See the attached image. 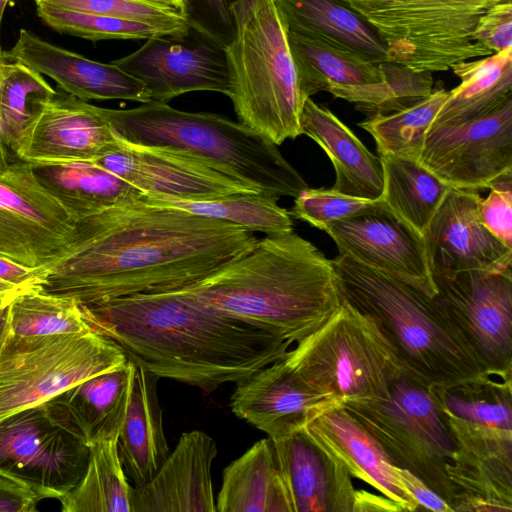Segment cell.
<instances>
[{
	"instance_id": "obj_1",
	"label": "cell",
	"mask_w": 512,
	"mask_h": 512,
	"mask_svg": "<svg viewBox=\"0 0 512 512\" xmlns=\"http://www.w3.org/2000/svg\"><path fill=\"white\" fill-rule=\"evenodd\" d=\"M244 228L142 201L76 221L70 240L32 269L28 289L88 305L188 287L256 242Z\"/></svg>"
},
{
	"instance_id": "obj_2",
	"label": "cell",
	"mask_w": 512,
	"mask_h": 512,
	"mask_svg": "<svg viewBox=\"0 0 512 512\" xmlns=\"http://www.w3.org/2000/svg\"><path fill=\"white\" fill-rule=\"evenodd\" d=\"M80 306L91 331L114 341L147 371L207 393L285 358L290 346L186 288Z\"/></svg>"
},
{
	"instance_id": "obj_3",
	"label": "cell",
	"mask_w": 512,
	"mask_h": 512,
	"mask_svg": "<svg viewBox=\"0 0 512 512\" xmlns=\"http://www.w3.org/2000/svg\"><path fill=\"white\" fill-rule=\"evenodd\" d=\"M185 288L215 310L290 345L318 330L342 302L332 260L293 231L257 239Z\"/></svg>"
},
{
	"instance_id": "obj_4",
	"label": "cell",
	"mask_w": 512,
	"mask_h": 512,
	"mask_svg": "<svg viewBox=\"0 0 512 512\" xmlns=\"http://www.w3.org/2000/svg\"><path fill=\"white\" fill-rule=\"evenodd\" d=\"M332 263L341 297L379 326L408 376L432 390L488 375L434 296L346 255Z\"/></svg>"
},
{
	"instance_id": "obj_5",
	"label": "cell",
	"mask_w": 512,
	"mask_h": 512,
	"mask_svg": "<svg viewBox=\"0 0 512 512\" xmlns=\"http://www.w3.org/2000/svg\"><path fill=\"white\" fill-rule=\"evenodd\" d=\"M104 110L119 139L188 154L262 194L295 198L308 187L278 145L239 122L154 101Z\"/></svg>"
},
{
	"instance_id": "obj_6",
	"label": "cell",
	"mask_w": 512,
	"mask_h": 512,
	"mask_svg": "<svg viewBox=\"0 0 512 512\" xmlns=\"http://www.w3.org/2000/svg\"><path fill=\"white\" fill-rule=\"evenodd\" d=\"M234 33L225 46L229 98L239 123L276 145L301 135L303 95L276 0H235Z\"/></svg>"
},
{
	"instance_id": "obj_7",
	"label": "cell",
	"mask_w": 512,
	"mask_h": 512,
	"mask_svg": "<svg viewBox=\"0 0 512 512\" xmlns=\"http://www.w3.org/2000/svg\"><path fill=\"white\" fill-rule=\"evenodd\" d=\"M504 0H344L376 33L390 62L442 72L493 54L473 40L480 17Z\"/></svg>"
},
{
	"instance_id": "obj_8",
	"label": "cell",
	"mask_w": 512,
	"mask_h": 512,
	"mask_svg": "<svg viewBox=\"0 0 512 512\" xmlns=\"http://www.w3.org/2000/svg\"><path fill=\"white\" fill-rule=\"evenodd\" d=\"M284 360L311 387L341 402L385 398L405 373L379 326L343 298L330 319Z\"/></svg>"
},
{
	"instance_id": "obj_9",
	"label": "cell",
	"mask_w": 512,
	"mask_h": 512,
	"mask_svg": "<svg viewBox=\"0 0 512 512\" xmlns=\"http://www.w3.org/2000/svg\"><path fill=\"white\" fill-rule=\"evenodd\" d=\"M341 404L380 444L392 464L421 479L453 512L456 491L446 467L455 442L428 388L404 373L391 383L385 398Z\"/></svg>"
},
{
	"instance_id": "obj_10",
	"label": "cell",
	"mask_w": 512,
	"mask_h": 512,
	"mask_svg": "<svg viewBox=\"0 0 512 512\" xmlns=\"http://www.w3.org/2000/svg\"><path fill=\"white\" fill-rule=\"evenodd\" d=\"M127 361L118 344L93 331L45 336L7 333L0 345V421Z\"/></svg>"
},
{
	"instance_id": "obj_11",
	"label": "cell",
	"mask_w": 512,
	"mask_h": 512,
	"mask_svg": "<svg viewBox=\"0 0 512 512\" xmlns=\"http://www.w3.org/2000/svg\"><path fill=\"white\" fill-rule=\"evenodd\" d=\"M88 444L54 413L48 402L0 421V473L41 499H60L82 478Z\"/></svg>"
},
{
	"instance_id": "obj_12",
	"label": "cell",
	"mask_w": 512,
	"mask_h": 512,
	"mask_svg": "<svg viewBox=\"0 0 512 512\" xmlns=\"http://www.w3.org/2000/svg\"><path fill=\"white\" fill-rule=\"evenodd\" d=\"M418 162L457 189H486L512 175V97L479 117L431 125Z\"/></svg>"
},
{
	"instance_id": "obj_13",
	"label": "cell",
	"mask_w": 512,
	"mask_h": 512,
	"mask_svg": "<svg viewBox=\"0 0 512 512\" xmlns=\"http://www.w3.org/2000/svg\"><path fill=\"white\" fill-rule=\"evenodd\" d=\"M434 296L451 315L488 375L512 376V273L432 275Z\"/></svg>"
},
{
	"instance_id": "obj_14",
	"label": "cell",
	"mask_w": 512,
	"mask_h": 512,
	"mask_svg": "<svg viewBox=\"0 0 512 512\" xmlns=\"http://www.w3.org/2000/svg\"><path fill=\"white\" fill-rule=\"evenodd\" d=\"M75 225L29 163L15 158L0 171V256L35 268L70 240Z\"/></svg>"
},
{
	"instance_id": "obj_15",
	"label": "cell",
	"mask_w": 512,
	"mask_h": 512,
	"mask_svg": "<svg viewBox=\"0 0 512 512\" xmlns=\"http://www.w3.org/2000/svg\"><path fill=\"white\" fill-rule=\"evenodd\" d=\"M112 62L141 81L154 102L167 103L194 91L230 94L225 45L192 25L181 34L149 38Z\"/></svg>"
},
{
	"instance_id": "obj_16",
	"label": "cell",
	"mask_w": 512,
	"mask_h": 512,
	"mask_svg": "<svg viewBox=\"0 0 512 512\" xmlns=\"http://www.w3.org/2000/svg\"><path fill=\"white\" fill-rule=\"evenodd\" d=\"M118 141L102 107L66 92L40 98L11 151L29 164L93 160Z\"/></svg>"
},
{
	"instance_id": "obj_17",
	"label": "cell",
	"mask_w": 512,
	"mask_h": 512,
	"mask_svg": "<svg viewBox=\"0 0 512 512\" xmlns=\"http://www.w3.org/2000/svg\"><path fill=\"white\" fill-rule=\"evenodd\" d=\"M323 231L333 239L339 254L436 295L423 236L382 198L361 213L326 224Z\"/></svg>"
},
{
	"instance_id": "obj_18",
	"label": "cell",
	"mask_w": 512,
	"mask_h": 512,
	"mask_svg": "<svg viewBox=\"0 0 512 512\" xmlns=\"http://www.w3.org/2000/svg\"><path fill=\"white\" fill-rule=\"evenodd\" d=\"M440 410L455 442L446 467L456 491L453 512H511L512 430L472 423Z\"/></svg>"
},
{
	"instance_id": "obj_19",
	"label": "cell",
	"mask_w": 512,
	"mask_h": 512,
	"mask_svg": "<svg viewBox=\"0 0 512 512\" xmlns=\"http://www.w3.org/2000/svg\"><path fill=\"white\" fill-rule=\"evenodd\" d=\"M92 161L145 195L199 200L235 193H260L188 154L131 144L119 138L110 150Z\"/></svg>"
},
{
	"instance_id": "obj_20",
	"label": "cell",
	"mask_w": 512,
	"mask_h": 512,
	"mask_svg": "<svg viewBox=\"0 0 512 512\" xmlns=\"http://www.w3.org/2000/svg\"><path fill=\"white\" fill-rule=\"evenodd\" d=\"M480 201L475 190L450 188L445 195L422 235L432 275L511 269L512 248L484 226Z\"/></svg>"
},
{
	"instance_id": "obj_21",
	"label": "cell",
	"mask_w": 512,
	"mask_h": 512,
	"mask_svg": "<svg viewBox=\"0 0 512 512\" xmlns=\"http://www.w3.org/2000/svg\"><path fill=\"white\" fill-rule=\"evenodd\" d=\"M340 402L311 387L283 358L237 381L230 407L274 440L302 429L310 418Z\"/></svg>"
},
{
	"instance_id": "obj_22",
	"label": "cell",
	"mask_w": 512,
	"mask_h": 512,
	"mask_svg": "<svg viewBox=\"0 0 512 512\" xmlns=\"http://www.w3.org/2000/svg\"><path fill=\"white\" fill-rule=\"evenodd\" d=\"M4 57L50 77L64 92L85 101H151L148 88L113 62L88 59L26 29H20L14 46L4 52Z\"/></svg>"
},
{
	"instance_id": "obj_23",
	"label": "cell",
	"mask_w": 512,
	"mask_h": 512,
	"mask_svg": "<svg viewBox=\"0 0 512 512\" xmlns=\"http://www.w3.org/2000/svg\"><path fill=\"white\" fill-rule=\"evenodd\" d=\"M302 430L351 477L367 483L404 511L420 509L398 473L397 466L392 464L380 444L341 402L310 418Z\"/></svg>"
},
{
	"instance_id": "obj_24",
	"label": "cell",
	"mask_w": 512,
	"mask_h": 512,
	"mask_svg": "<svg viewBox=\"0 0 512 512\" xmlns=\"http://www.w3.org/2000/svg\"><path fill=\"white\" fill-rule=\"evenodd\" d=\"M216 455L210 435L183 433L155 475L132 487L131 512H217L211 474Z\"/></svg>"
},
{
	"instance_id": "obj_25",
	"label": "cell",
	"mask_w": 512,
	"mask_h": 512,
	"mask_svg": "<svg viewBox=\"0 0 512 512\" xmlns=\"http://www.w3.org/2000/svg\"><path fill=\"white\" fill-rule=\"evenodd\" d=\"M272 442L292 512H352L351 476L302 429Z\"/></svg>"
},
{
	"instance_id": "obj_26",
	"label": "cell",
	"mask_w": 512,
	"mask_h": 512,
	"mask_svg": "<svg viewBox=\"0 0 512 512\" xmlns=\"http://www.w3.org/2000/svg\"><path fill=\"white\" fill-rule=\"evenodd\" d=\"M127 357L126 364L87 378L47 401L88 446L119 435L136 370L135 361Z\"/></svg>"
},
{
	"instance_id": "obj_27",
	"label": "cell",
	"mask_w": 512,
	"mask_h": 512,
	"mask_svg": "<svg viewBox=\"0 0 512 512\" xmlns=\"http://www.w3.org/2000/svg\"><path fill=\"white\" fill-rule=\"evenodd\" d=\"M300 128L301 134L314 140L330 158L336 175L334 190L363 199L381 198L384 183L379 157L329 109L306 98Z\"/></svg>"
},
{
	"instance_id": "obj_28",
	"label": "cell",
	"mask_w": 512,
	"mask_h": 512,
	"mask_svg": "<svg viewBox=\"0 0 512 512\" xmlns=\"http://www.w3.org/2000/svg\"><path fill=\"white\" fill-rule=\"evenodd\" d=\"M135 363L130 402L118 435V451L127 478L133 487H140L155 475L170 452L157 393L159 378Z\"/></svg>"
},
{
	"instance_id": "obj_29",
	"label": "cell",
	"mask_w": 512,
	"mask_h": 512,
	"mask_svg": "<svg viewBox=\"0 0 512 512\" xmlns=\"http://www.w3.org/2000/svg\"><path fill=\"white\" fill-rule=\"evenodd\" d=\"M215 501L217 512H292L269 437L224 469Z\"/></svg>"
},
{
	"instance_id": "obj_30",
	"label": "cell",
	"mask_w": 512,
	"mask_h": 512,
	"mask_svg": "<svg viewBox=\"0 0 512 512\" xmlns=\"http://www.w3.org/2000/svg\"><path fill=\"white\" fill-rule=\"evenodd\" d=\"M40 183L76 221L108 207L142 201L145 194L94 161L30 164Z\"/></svg>"
},
{
	"instance_id": "obj_31",
	"label": "cell",
	"mask_w": 512,
	"mask_h": 512,
	"mask_svg": "<svg viewBox=\"0 0 512 512\" xmlns=\"http://www.w3.org/2000/svg\"><path fill=\"white\" fill-rule=\"evenodd\" d=\"M288 40L306 98L331 86L378 83L386 77L385 62L376 63L350 48L289 30Z\"/></svg>"
},
{
	"instance_id": "obj_32",
	"label": "cell",
	"mask_w": 512,
	"mask_h": 512,
	"mask_svg": "<svg viewBox=\"0 0 512 512\" xmlns=\"http://www.w3.org/2000/svg\"><path fill=\"white\" fill-rule=\"evenodd\" d=\"M276 3L289 31L331 41L376 63L389 61L376 33L347 4L337 0H276Z\"/></svg>"
},
{
	"instance_id": "obj_33",
	"label": "cell",
	"mask_w": 512,
	"mask_h": 512,
	"mask_svg": "<svg viewBox=\"0 0 512 512\" xmlns=\"http://www.w3.org/2000/svg\"><path fill=\"white\" fill-rule=\"evenodd\" d=\"M451 69L461 82L449 91L431 125L479 117L512 97V47Z\"/></svg>"
},
{
	"instance_id": "obj_34",
	"label": "cell",
	"mask_w": 512,
	"mask_h": 512,
	"mask_svg": "<svg viewBox=\"0 0 512 512\" xmlns=\"http://www.w3.org/2000/svg\"><path fill=\"white\" fill-rule=\"evenodd\" d=\"M383 171L381 198L388 208L423 235L451 188L418 161L379 153Z\"/></svg>"
},
{
	"instance_id": "obj_35",
	"label": "cell",
	"mask_w": 512,
	"mask_h": 512,
	"mask_svg": "<svg viewBox=\"0 0 512 512\" xmlns=\"http://www.w3.org/2000/svg\"><path fill=\"white\" fill-rule=\"evenodd\" d=\"M131 491L117 437L89 445L82 478L59 501L62 512H131Z\"/></svg>"
},
{
	"instance_id": "obj_36",
	"label": "cell",
	"mask_w": 512,
	"mask_h": 512,
	"mask_svg": "<svg viewBox=\"0 0 512 512\" xmlns=\"http://www.w3.org/2000/svg\"><path fill=\"white\" fill-rule=\"evenodd\" d=\"M277 200L262 193H235L199 200L145 195L142 202L151 206L180 209L270 236L293 231L290 213L279 206Z\"/></svg>"
},
{
	"instance_id": "obj_37",
	"label": "cell",
	"mask_w": 512,
	"mask_h": 512,
	"mask_svg": "<svg viewBox=\"0 0 512 512\" xmlns=\"http://www.w3.org/2000/svg\"><path fill=\"white\" fill-rule=\"evenodd\" d=\"M430 391L439 408L452 416L512 430V379L485 375Z\"/></svg>"
},
{
	"instance_id": "obj_38",
	"label": "cell",
	"mask_w": 512,
	"mask_h": 512,
	"mask_svg": "<svg viewBox=\"0 0 512 512\" xmlns=\"http://www.w3.org/2000/svg\"><path fill=\"white\" fill-rule=\"evenodd\" d=\"M449 91L433 90L417 103L385 115L369 116L359 123L374 138L378 153H389L418 161L432 122Z\"/></svg>"
},
{
	"instance_id": "obj_39",
	"label": "cell",
	"mask_w": 512,
	"mask_h": 512,
	"mask_svg": "<svg viewBox=\"0 0 512 512\" xmlns=\"http://www.w3.org/2000/svg\"><path fill=\"white\" fill-rule=\"evenodd\" d=\"M91 331L79 303L35 289L18 293L8 305V333L45 336Z\"/></svg>"
},
{
	"instance_id": "obj_40",
	"label": "cell",
	"mask_w": 512,
	"mask_h": 512,
	"mask_svg": "<svg viewBox=\"0 0 512 512\" xmlns=\"http://www.w3.org/2000/svg\"><path fill=\"white\" fill-rule=\"evenodd\" d=\"M386 77L378 83L331 86L327 92L354 103L368 116L385 115L405 109L433 91L431 73H416L392 62H385Z\"/></svg>"
},
{
	"instance_id": "obj_41",
	"label": "cell",
	"mask_w": 512,
	"mask_h": 512,
	"mask_svg": "<svg viewBox=\"0 0 512 512\" xmlns=\"http://www.w3.org/2000/svg\"><path fill=\"white\" fill-rule=\"evenodd\" d=\"M54 92L40 73L19 62L4 63L0 79V128L10 150L37 101Z\"/></svg>"
},
{
	"instance_id": "obj_42",
	"label": "cell",
	"mask_w": 512,
	"mask_h": 512,
	"mask_svg": "<svg viewBox=\"0 0 512 512\" xmlns=\"http://www.w3.org/2000/svg\"><path fill=\"white\" fill-rule=\"evenodd\" d=\"M39 18L53 30L90 41L147 40L173 35L143 22L36 4Z\"/></svg>"
},
{
	"instance_id": "obj_43",
	"label": "cell",
	"mask_w": 512,
	"mask_h": 512,
	"mask_svg": "<svg viewBox=\"0 0 512 512\" xmlns=\"http://www.w3.org/2000/svg\"><path fill=\"white\" fill-rule=\"evenodd\" d=\"M58 8L133 20L181 34L190 24L185 13L165 0H34Z\"/></svg>"
},
{
	"instance_id": "obj_44",
	"label": "cell",
	"mask_w": 512,
	"mask_h": 512,
	"mask_svg": "<svg viewBox=\"0 0 512 512\" xmlns=\"http://www.w3.org/2000/svg\"><path fill=\"white\" fill-rule=\"evenodd\" d=\"M349 196L333 188H305L296 197L290 215L323 230L333 221L361 213L379 202Z\"/></svg>"
},
{
	"instance_id": "obj_45",
	"label": "cell",
	"mask_w": 512,
	"mask_h": 512,
	"mask_svg": "<svg viewBox=\"0 0 512 512\" xmlns=\"http://www.w3.org/2000/svg\"><path fill=\"white\" fill-rule=\"evenodd\" d=\"M481 198L479 216L484 226L506 246L512 248V175L502 177Z\"/></svg>"
},
{
	"instance_id": "obj_46",
	"label": "cell",
	"mask_w": 512,
	"mask_h": 512,
	"mask_svg": "<svg viewBox=\"0 0 512 512\" xmlns=\"http://www.w3.org/2000/svg\"><path fill=\"white\" fill-rule=\"evenodd\" d=\"M235 0H185L189 24L225 46L234 33L230 6Z\"/></svg>"
},
{
	"instance_id": "obj_47",
	"label": "cell",
	"mask_w": 512,
	"mask_h": 512,
	"mask_svg": "<svg viewBox=\"0 0 512 512\" xmlns=\"http://www.w3.org/2000/svg\"><path fill=\"white\" fill-rule=\"evenodd\" d=\"M472 37L492 53L512 47V0L499 2L483 14Z\"/></svg>"
},
{
	"instance_id": "obj_48",
	"label": "cell",
	"mask_w": 512,
	"mask_h": 512,
	"mask_svg": "<svg viewBox=\"0 0 512 512\" xmlns=\"http://www.w3.org/2000/svg\"><path fill=\"white\" fill-rule=\"evenodd\" d=\"M40 500L28 487L0 473V512H34Z\"/></svg>"
},
{
	"instance_id": "obj_49",
	"label": "cell",
	"mask_w": 512,
	"mask_h": 512,
	"mask_svg": "<svg viewBox=\"0 0 512 512\" xmlns=\"http://www.w3.org/2000/svg\"><path fill=\"white\" fill-rule=\"evenodd\" d=\"M32 269L0 256V297L12 300L18 293L28 289Z\"/></svg>"
},
{
	"instance_id": "obj_50",
	"label": "cell",
	"mask_w": 512,
	"mask_h": 512,
	"mask_svg": "<svg viewBox=\"0 0 512 512\" xmlns=\"http://www.w3.org/2000/svg\"><path fill=\"white\" fill-rule=\"evenodd\" d=\"M404 484L418 502L420 508L436 512H452L448 503L421 479L407 469L397 466Z\"/></svg>"
},
{
	"instance_id": "obj_51",
	"label": "cell",
	"mask_w": 512,
	"mask_h": 512,
	"mask_svg": "<svg viewBox=\"0 0 512 512\" xmlns=\"http://www.w3.org/2000/svg\"><path fill=\"white\" fill-rule=\"evenodd\" d=\"M370 511H404L401 506L381 495H375L366 490H356L352 512H370Z\"/></svg>"
},
{
	"instance_id": "obj_52",
	"label": "cell",
	"mask_w": 512,
	"mask_h": 512,
	"mask_svg": "<svg viewBox=\"0 0 512 512\" xmlns=\"http://www.w3.org/2000/svg\"><path fill=\"white\" fill-rule=\"evenodd\" d=\"M5 62L6 59L4 57V52H0V79L2 75L3 65ZM15 158L16 157L13 155L11 150L4 142L0 128V171L6 169Z\"/></svg>"
},
{
	"instance_id": "obj_53",
	"label": "cell",
	"mask_w": 512,
	"mask_h": 512,
	"mask_svg": "<svg viewBox=\"0 0 512 512\" xmlns=\"http://www.w3.org/2000/svg\"><path fill=\"white\" fill-rule=\"evenodd\" d=\"M11 300L0 297V345L8 333V305Z\"/></svg>"
},
{
	"instance_id": "obj_54",
	"label": "cell",
	"mask_w": 512,
	"mask_h": 512,
	"mask_svg": "<svg viewBox=\"0 0 512 512\" xmlns=\"http://www.w3.org/2000/svg\"><path fill=\"white\" fill-rule=\"evenodd\" d=\"M171 4H173L178 9L182 10L184 13L185 9V0H169ZM186 15V14H185Z\"/></svg>"
},
{
	"instance_id": "obj_55",
	"label": "cell",
	"mask_w": 512,
	"mask_h": 512,
	"mask_svg": "<svg viewBox=\"0 0 512 512\" xmlns=\"http://www.w3.org/2000/svg\"><path fill=\"white\" fill-rule=\"evenodd\" d=\"M8 2H9V0H0V28H1V22H2V18H3L4 10H5ZM0 50H2L1 44H0Z\"/></svg>"
},
{
	"instance_id": "obj_56",
	"label": "cell",
	"mask_w": 512,
	"mask_h": 512,
	"mask_svg": "<svg viewBox=\"0 0 512 512\" xmlns=\"http://www.w3.org/2000/svg\"><path fill=\"white\" fill-rule=\"evenodd\" d=\"M337 1H340V2H342V3H345V2H344V0H337ZM345 4H346V3H345Z\"/></svg>"
},
{
	"instance_id": "obj_57",
	"label": "cell",
	"mask_w": 512,
	"mask_h": 512,
	"mask_svg": "<svg viewBox=\"0 0 512 512\" xmlns=\"http://www.w3.org/2000/svg\"><path fill=\"white\" fill-rule=\"evenodd\" d=\"M165 1H167V2H169V3H170V1H169V0H165Z\"/></svg>"
},
{
	"instance_id": "obj_58",
	"label": "cell",
	"mask_w": 512,
	"mask_h": 512,
	"mask_svg": "<svg viewBox=\"0 0 512 512\" xmlns=\"http://www.w3.org/2000/svg\"><path fill=\"white\" fill-rule=\"evenodd\" d=\"M0 52H2V50H0Z\"/></svg>"
},
{
	"instance_id": "obj_59",
	"label": "cell",
	"mask_w": 512,
	"mask_h": 512,
	"mask_svg": "<svg viewBox=\"0 0 512 512\" xmlns=\"http://www.w3.org/2000/svg\"><path fill=\"white\" fill-rule=\"evenodd\" d=\"M9 1H11V0H9Z\"/></svg>"
}]
</instances>
